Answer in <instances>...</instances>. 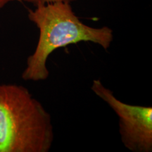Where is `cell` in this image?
I'll list each match as a JSON object with an SVG mask.
<instances>
[{
	"mask_svg": "<svg viewBox=\"0 0 152 152\" xmlns=\"http://www.w3.org/2000/svg\"><path fill=\"white\" fill-rule=\"evenodd\" d=\"M14 1H19V0H0V9L3 8L4 7H5V6L7 4Z\"/></svg>",
	"mask_w": 152,
	"mask_h": 152,
	"instance_id": "5b68a950",
	"label": "cell"
},
{
	"mask_svg": "<svg viewBox=\"0 0 152 152\" xmlns=\"http://www.w3.org/2000/svg\"><path fill=\"white\" fill-rule=\"evenodd\" d=\"M54 140L50 114L29 90L0 85V152H48Z\"/></svg>",
	"mask_w": 152,
	"mask_h": 152,
	"instance_id": "7a4b0ae2",
	"label": "cell"
},
{
	"mask_svg": "<svg viewBox=\"0 0 152 152\" xmlns=\"http://www.w3.org/2000/svg\"><path fill=\"white\" fill-rule=\"evenodd\" d=\"M28 18L39 31L35 51L28 58L22 73L24 80L39 82L49 76L47 61L56 49L80 42H92L108 49L113 40L107 26L93 28L76 16L71 2L56 1L35 5L28 11Z\"/></svg>",
	"mask_w": 152,
	"mask_h": 152,
	"instance_id": "6da1fadb",
	"label": "cell"
},
{
	"mask_svg": "<svg viewBox=\"0 0 152 152\" xmlns=\"http://www.w3.org/2000/svg\"><path fill=\"white\" fill-rule=\"evenodd\" d=\"M19 1H23L28 3H31L34 5L39 4H46L51 2H56V1H67V2H72L75 0H19Z\"/></svg>",
	"mask_w": 152,
	"mask_h": 152,
	"instance_id": "277c9868",
	"label": "cell"
},
{
	"mask_svg": "<svg viewBox=\"0 0 152 152\" xmlns=\"http://www.w3.org/2000/svg\"><path fill=\"white\" fill-rule=\"evenodd\" d=\"M91 89L118 117L119 133L125 148L132 152L152 151V108L132 105L118 99L100 80H94Z\"/></svg>",
	"mask_w": 152,
	"mask_h": 152,
	"instance_id": "3957f363",
	"label": "cell"
}]
</instances>
